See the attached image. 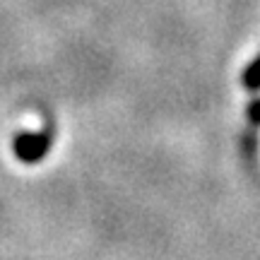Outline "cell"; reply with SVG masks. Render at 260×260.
Masks as SVG:
<instances>
[{
	"instance_id": "obj_1",
	"label": "cell",
	"mask_w": 260,
	"mask_h": 260,
	"mask_svg": "<svg viewBox=\"0 0 260 260\" xmlns=\"http://www.w3.org/2000/svg\"><path fill=\"white\" fill-rule=\"evenodd\" d=\"M51 149V135L48 133H22L15 138V154L24 164H34L44 159Z\"/></svg>"
},
{
	"instance_id": "obj_3",
	"label": "cell",
	"mask_w": 260,
	"mask_h": 260,
	"mask_svg": "<svg viewBox=\"0 0 260 260\" xmlns=\"http://www.w3.org/2000/svg\"><path fill=\"white\" fill-rule=\"evenodd\" d=\"M246 116H248V121L253 123V128H260V96L251 99L248 106H246Z\"/></svg>"
},
{
	"instance_id": "obj_2",
	"label": "cell",
	"mask_w": 260,
	"mask_h": 260,
	"mask_svg": "<svg viewBox=\"0 0 260 260\" xmlns=\"http://www.w3.org/2000/svg\"><path fill=\"white\" fill-rule=\"evenodd\" d=\"M241 84L246 92H260V53L243 68Z\"/></svg>"
}]
</instances>
